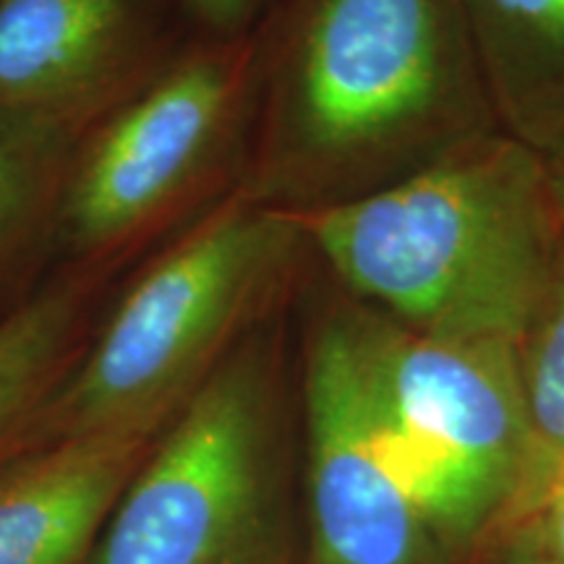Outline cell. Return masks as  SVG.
I'll list each match as a JSON object with an SVG mask.
<instances>
[{"mask_svg":"<svg viewBox=\"0 0 564 564\" xmlns=\"http://www.w3.org/2000/svg\"><path fill=\"white\" fill-rule=\"evenodd\" d=\"M514 352L539 470L564 468V243Z\"/></svg>","mask_w":564,"mask_h":564,"instance_id":"obj_12","label":"cell"},{"mask_svg":"<svg viewBox=\"0 0 564 564\" xmlns=\"http://www.w3.org/2000/svg\"><path fill=\"white\" fill-rule=\"evenodd\" d=\"M308 253L291 212L236 188L133 282L34 419L21 453L112 426H165L272 316Z\"/></svg>","mask_w":564,"mask_h":564,"instance_id":"obj_3","label":"cell"},{"mask_svg":"<svg viewBox=\"0 0 564 564\" xmlns=\"http://www.w3.org/2000/svg\"><path fill=\"white\" fill-rule=\"evenodd\" d=\"M510 520V564H564V468H546L525 486Z\"/></svg>","mask_w":564,"mask_h":564,"instance_id":"obj_14","label":"cell"},{"mask_svg":"<svg viewBox=\"0 0 564 564\" xmlns=\"http://www.w3.org/2000/svg\"><path fill=\"white\" fill-rule=\"evenodd\" d=\"M329 285L301 350L308 564H436L447 552L384 453L371 308Z\"/></svg>","mask_w":564,"mask_h":564,"instance_id":"obj_7","label":"cell"},{"mask_svg":"<svg viewBox=\"0 0 564 564\" xmlns=\"http://www.w3.org/2000/svg\"><path fill=\"white\" fill-rule=\"evenodd\" d=\"M165 426L66 436L0 465V564H89Z\"/></svg>","mask_w":564,"mask_h":564,"instance_id":"obj_9","label":"cell"},{"mask_svg":"<svg viewBox=\"0 0 564 564\" xmlns=\"http://www.w3.org/2000/svg\"><path fill=\"white\" fill-rule=\"evenodd\" d=\"M282 392L272 316L167 421L89 564H272Z\"/></svg>","mask_w":564,"mask_h":564,"instance_id":"obj_4","label":"cell"},{"mask_svg":"<svg viewBox=\"0 0 564 564\" xmlns=\"http://www.w3.org/2000/svg\"><path fill=\"white\" fill-rule=\"evenodd\" d=\"M243 188L282 212L352 202L499 133L460 0H274L253 30Z\"/></svg>","mask_w":564,"mask_h":564,"instance_id":"obj_1","label":"cell"},{"mask_svg":"<svg viewBox=\"0 0 564 564\" xmlns=\"http://www.w3.org/2000/svg\"><path fill=\"white\" fill-rule=\"evenodd\" d=\"M291 215L350 299L444 340L518 345L564 243L544 154L505 131L373 194Z\"/></svg>","mask_w":564,"mask_h":564,"instance_id":"obj_2","label":"cell"},{"mask_svg":"<svg viewBox=\"0 0 564 564\" xmlns=\"http://www.w3.org/2000/svg\"><path fill=\"white\" fill-rule=\"evenodd\" d=\"M387 460L444 552L494 523L539 474L518 345L444 340L371 308Z\"/></svg>","mask_w":564,"mask_h":564,"instance_id":"obj_5","label":"cell"},{"mask_svg":"<svg viewBox=\"0 0 564 564\" xmlns=\"http://www.w3.org/2000/svg\"><path fill=\"white\" fill-rule=\"evenodd\" d=\"M152 0H0V116L74 141L133 95Z\"/></svg>","mask_w":564,"mask_h":564,"instance_id":"obj_8","label":"cell"},{"mask_svg":"<svg viewBox=\"0 0 564 564\" xmlns=\"http://www.w3.org/2000/svg\"><path fill=\"white\" fill-rule=\"evenodd\" d=\"M499 129L546 154L564 139V0H460Z\"/></svg>","mask_w":564,"mask_h":564,"instance_id":"obj_10","label":"cell"},{"mask_svg":"<svg viewBox=\"0 0 564 564\" xmlns=\"http://www.w3.org/2000/svg\"><path fill=\"white\" fill-rule=\"evenodd\" d=\"M84 285L34 295L0 322V465L24 449L34 419L82 356Z\"/></svg>","mask_w":564,"mask_h":564,"instance_id":"obj_11","label":"cell"},{"mask_svg":"<svg viewBox=\"0 0 564 564\" xmlns=\"http://www.w3.org/2000/svg\"><path fill=\"white\" fill-rule=\"evenodd\" d=\"M68 139L0 116V264L9 262L66 183Z\"/></svg>","mask_w":564,"mask_h":564,"instance_id":"obj_13","label":"cell"},{"mask_svg":"<svg viewBox=\"0 0 564 564\" xmlns=\"http://www.w3.org/2000/svg\"><path fill=\"white\" fill-rule=\"evenodd\" d=\"M178 3L207 37L236 40L257 30L274 0H178Z\"/></svg>","mask_w":564,"mask_h":564,"instance_id":"obj_15","label":"cell"},{"mask_svg":"<svg viewBox=\"0 0 564 564\" xmlns=\"http://www.w3.org/2000/svg\"><path fill=\"white\" fill-rule=\"evenodd\" d=\"M259 89L257 37H207L133 91L68 167L61 223L76 251H118L207 178Z\"/></svg>","mask_w":564,"mask_h":564,"instance_id":"obj_6","label":"cell"},{"mask_svg":"<svg viewBox=\"0 0 564 564\" xmlns=\"http://www.w3.org/2000/svg\"><path fill=\"white\" fill-rule=\"evenodd\" d=\"M544 162H546V173H549V183H552L556 207H560L564 217V139L554 147L552 152L544 154Z\"/></svg>","mask_w":564,"mask_h":564,"instance_id":"obj_16","label":"cell"}]
</instances>
